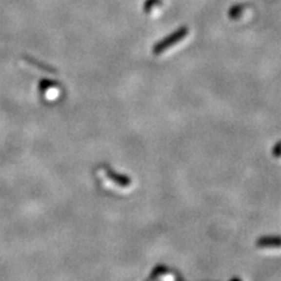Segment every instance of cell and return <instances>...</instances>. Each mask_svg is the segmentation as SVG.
I'll return each instance as SVG.
<instances>
[{"instance_id":"1","label":"cell","mask_w":281,"mask_h":281,"mask_svg":"<svg viewBox=\"0 0 281 281\" xmlns=\"http://www.w3.org/2000/svg\"><path fill=\"white\" fill-rule=\"evenodd\" d=\"M187 33H189V31H187L185 27L178 29V31H176L175 33H172L170 37H166L165 39H163L162 41H160V42L156 43L154 47V49H152V52H154V54H156V55L162 54L163 52H165L166 49L170 48V47L174 46L175 43H177L178 41H181V39H183Z\"/></svg>"},{"instance_id":"2","label":"cell","mask_w":281,"mask_h":281,"mask_svg":"<svg viewBox=\"0 0 281 281\" xmlns=\"http://www.w3.org/2000/svg\"><path fill=\"white\" fill-rule=\"evenodd\" d=\"M104 172H105V175H107V177L109 178L111 181H114L116 185L122 186V187H128L131 184V180L128 177V176L117 174V172L114 171L113 169L105 168Z\"/></svg>"},{"instance_id":"3","label":"cell","mask_w":281,"mask_h":281,"mask_svg":"<svg viewBox=\"0 0 281 281\" xmlns=\"http://www.w3.org/2000/svg\"><path fill=\"white\" fill-rule=\"evenodd\" d=\"M257 247L259 248H277L281 247V237L267 236L257 240Z\"/></svg>"},{"instance_id":"4","label":"cell","mask_w":281,"mask_h":281,"mask_svg":"<svg viewBox=\"0 0 281 281\" xmlns=\"http://www.w3.org/2000/svg\"><path fill=\"white\" fill-rule=\"evenodd\" d=\"M168 272H169V269L166 268L165 266L158 265V266H156V267H155L154 269H152L151 274L149 275V279H150V280H155V279H157L158 277H161V275L168 273Z\"/></svg>"},{"instance_id":"5","label":"cell","mask_w":281,"mask_h":281,"mask_svg":"<svg viewBox=\"0 0 281 281\" xmlns=\"http://www.w3.org/2000/svg\"><path fill=\"white\" fill-rule=\"evenodd\" d=\"M272 154H273V156L275 158L281 157V140H280V142H278L277 144L274 145L273 150H272Z\"/></svg>"}]
</instances>
